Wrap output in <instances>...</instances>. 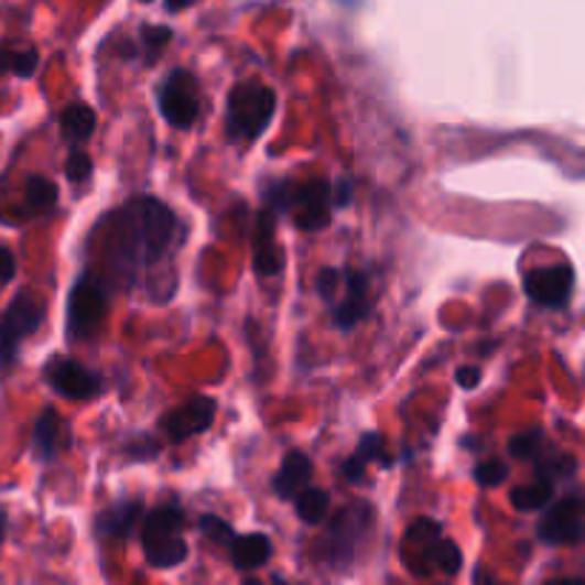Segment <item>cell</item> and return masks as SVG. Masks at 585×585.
Returning <instances> with one entry per match:
<instances>
[{
  "mask_svg": "<svg viewBox=\"0 0 585 585\" xmlns=\"http://www.w3.org/2000/svg\"><path fill=\"white\" fill-rule=\"evenodd\" d=\"M254 269H258L260 278H272V274H280L283 269V249L272 240H266L254 249Z\"/></svg>",
  "mask_w": 585,
  "mask_h": 585,
  "instance_id": "23",
  "label": "cell"
},
{
  "mask_svg": "<svg viewBox=\"0 0 585 585\" xmlns=\"http://www.w3.org/2000/svg\"><path fill=\"white\" fill-rule=\"evenodd\" d=\"M274 585H289V583L283 577H274Z\"/></svg>",
  "mask_w": 585,
  "mask_h": 585,
  "instance_id": "41",
  "label": "cell"
},
{
  "mask_svg": "<svg viewBox=\"0 0 585 585\" xmlns=\"http://www.w3.org/2000/svg\"><path fill=\"white\" fill-rule=\"evenodd\" d=\"M46 380L57 394L69 400H91L98 398L100 391V377L91 375L80 362L66 360V357H52L46 366Z\"/></svg>",
  "mask_w": 585,
  "mask_h": 585,
  "instance_id": "7",
  "label": "cell"
},
{
  "mask_svg": "<svg viewBox=\"0 0 585 585\" xmlns=\"http://www.w3.org/2000/svg\"><path fill=\"white\" fill-rule=\"evenodd\" d=\"M169 37H172V29H166V26H147L143 29V43H147L149 52H161L163 46L169 43Z\"/></svg>",
  "mask_w": 585,
  "mask_h": 585,
  "instance_id": "33",
  "label": "cell"
},
{
  "mask_svg": "<svg viewBox=\"0 0 585 585\" xmlns=\"http://www.w3.org/2000/svg\"><path fill=\"white\" fill-rule=\"evenodd\" d=\"M405 540H409V543H420L425 549V545H432L434 540H440V523H434V520H418V523L405 531Z\"/></svg>",
  "mask_w": 585,
  "mask_h": 585,
  "instance_id": "27",
  "label": "cell"
},
{
  "mask_svg": "<svg viewBox=\"0 0 585 585\" xmlns=\"http://www.w3.org/2000/svg\"><path fill=\"white\" fill-rule=\"evenodd\" d=\"M98 126V115L86 104H72L69 109H63L61 129L69 140H86Z\"/></svg>",
  "mask_w": 585,
  "mask_h": 585,
  "instance_id": "17",
  "label": "cell"
},
{
  "mask_svg": "<svg viewBox=\"0 0 585 585\" xmlns=\"http://www.w3.org/2000/svg\"><path fill=\"white\" fill-rule=\"evenodd\" d=\"M480 369L477 366H463V369H457V383L463 386V389H474V386L480 383Z\"/></svg>",
  "mask_w": 585,
  "mask_h": 585,
  "instance_id": "34",
  "label": "cell"
},
{
  "mask_svg": "<svg viewBox=\"0 0 585 585\" xmlns=\"http://www.w3.org/2000/svg\"><path fill=\"white\" fill-rule=\"evenodd\" d=\"M308 480H312V461L303 452H289L274 477V491L283 500H292L308 486Z\"/></svg>",
  "mask_w": 585,
  "mask_h": 585,
  "instance_id": "12",
  "label": "cell"
},
{
  "mask_svg": "<svg viewBox=\"0 0 585 585\" xmlns=\"http://www.w3.org/2000/svg\"><path fill=\"white\" fill-rule=\"evenodd\" d=\"M545 585H585V579H551Z\"/></svg>",
  "mask_w": 585,
  "mask_h": 585,
  "instance_id": "39",
  "label": "cell"
},
{
  "mask_svg": "<svg viewBox=\"0 0 585 585\" xmlns=\"http://www.w3.org/2000/svg\"><path fill=\"white\" fill-rule=\"evenodd\" d=\"M3 531H7V514L0 511V540H3Z\"/></svg>",
  "mask_w": 585,
  "mask_h": 585,
  "instance_id": "40",
  "label": "cell"
},
{
  "mask_svg": "<svg viewBox=\"0 0 585 585\" xmlns=\"http://www.w3.org/2000/svg\"><path fill=\"white\" fill-rule=\"evenodd\" d=\"M201 529H203V534L209 537V540H215V543H220V545L235 543V531H231V526L226 523V520H220V517H215V514L201 517Z\"/></svg>",
  "mask_w": 585,
  "mask_h": 585,
  "instance_id": "24",
  "label": "cell"
},
{
  "mask_svg": "<svg viewBox=\"0 0 585 585\" xmlns=\"http://www.w3.org/2000/svg\"><path fill=\"white\" fill-rule=\"evenodd\" d=\"M540 540L549 545H574L585 540V500L572 495L560 500L540 523Z\"/></svg>",
  "mask_w": 585,
  "mask_h": 585,
  "instance_id": "5",
  "label": "cell"
},
{
  "mask_svg": "<svg viewBox=\"0 0 585 585\" xmlns=\"http://www.w3.org/2000/svg\"><path fill=\"white\" fill-rule=\"evenodd\" d=\"M183 529V511L175 506H166V509H158L147 517L143 523V549L158 540H166V537H175Z\"/></svg>",
  "mask_w": 585,
  "mask_h": 585,
  "instance_id": "16",
  "label": "cell"
},
{
  "mask_svg": "<svg viewBox=\"0 0 585 585\" xmlns=\"http://www.w3.org/2000/svg\"><path fill=\"white\" fill-rule=\"evenodd\" d=\"M140 511H143V506L140 502H118V506H112V509H106L104 514H100L98 520V531L106 537H115V540H120V537H129L132 534L134 523L140 520Z\"/></svg>",
  "mask_w": 585,
  "mask_h": 585,
  "instance_id": "14",
  "label": "cell"
},
{
  "mask_svg": "<svg viewBox=\"0 0 585 585\" xmlns=\"http://www.w3.org/2000/svg\"><path fill=\"white\" fill-rule=\"evenodd\" d=\"M346 283H349V294H346V300H343L335 312V321L343 332L355 328L369 314V300H366L369 297V278L362 272H349L346 274Z\"/></svg>",
  "mask_w": 585,
  "mask_h": 585,
  "instance_id": "11",
  "label": "cell"
},
{
  "mask_svg": "<svg viewBox=\"0 0 585 585\" xmlns=\"http://www.w3.org/2000/svg\"><path fill=\"white\" fill-rule=\"evenodd\" d=\"M383 448H386V443L380 434H366V437L360 440V446H357L355 457L369 466L371 461H383Z\"/></svg>",
  "mask_w": 585,
  "mask_h": 585,
  "instance_id": "28",
  "label": "cell"
},
{
  "mask_svg": "<svg viewBox=\"0 0 585 585\" xmlns=\"http://www.w3.org/2000/svg\"><path fill=\"white\" fill-rule=\"evenodd\" d=\"M14 278V254L9 249H0V283H9Z\"/></svg>",
  "mask_w": 585,
  "mask_h": 585,
  "instance_id": "35",
  "label": "cell"
},
{
  "mask_svg": "<svg viewBox=\"0 0 585 585\" xmlns=\"http://www.w3.org/2000/svg\"><path fill=\"white\" fill-rule=\"evenodd\" d=\"M297 514L303 523L308 526H317L326 520L328 514V495L323 491V488H303L297 497Z\"/></svg>",
  "mask_w": 585,
  "mask_h": 585,
  "instance_id": "20",
  "label": "cell"
},
{
  "mask_svg": "<svg viewBox=\"0 0 585 585\" xmlns=\"http://www.w3.org/2000/svg\"><path fill=\"white\" fill-rule=\"evenodd\" d=\"M26 201L35 212L52 209V206H55V201H57V186L52 181H46V177L32 175L26 181Z\"/></svg>",
  "mask_w": 585,
  "mask_h": 585,
  "instance_id": "22",
  "label": "cell"
},
{
  "mask_svg": "<svg viewBox=\"0 0 585 585\" xmlns=\"http://www.w3.org/2000/svg\"><path fill=\"white\" fill-rule=\"evenodd\" d=\"M161 112L177 129H188L201 112L197 100V84L188 72H172L161 89Z\"/></svg>",
  "mask_w": 585,
  "mask_h": 585,
  "instance_id": "6",
  "label": "cell"
},
{
  "mask_svg": "<svg viewBox=\"0 0 585 585\" xmlns=\"http://www.w3.org/2000/svg\"><path fill=\"white\" fill-rule=\"evenodd\" d=\"M12 66V52L0 50V72H7Z\"/></svg>",
  "mask_w": 585,
  "mask_h": 585,
  "instance_id": "38",
  "label": "cell"
},
{
  "mask_svg": "<svg viewBox=\"0 0 585 585\" xmlns=\"http://www.w3.org/2000/svg\"><path fill=\"white\" fill-rule=\"evenodd\" d=\"M269 209L274 212H289L292 209V201H294V188L292 183H274V186H269Z\"/></svg>",
  "mask_w": 585,
  "mask_h": 585,
  "instance_id": "30",
  "label": "cell"
},
{
  "mask_svg": "<svg viewBox=\"0 0 585 585\" xmlns=\"http://www.w3.org/2000/svg\"><path fill=\"white\" fill-rule=\"evenodd\" d=\"M269 554H272V543L263 534L237 537L235 543H231V557H235L237 568H243V572L260 568L269 560Z\"/></svg>",
  "mask_w": 585,
  "mask_h": 585,
  "instance_id": "15",
  "label": "cell"
},
{
  "mask_svg": "<svg viewBox=\"0 0 585 585\" xmlns=\"http://www.w3.org/2000/svg\"><path fill=\"white\" fill-rule=\"evenodd\" d=\"M89 175H91L89 154L80 152V149H75V152L69 154V161H66V177H69L72 183H80V181H86Z\"/></svg>",
  "mask_w": 585,
  "mask_h": 585,
  "instance_id": "29",
  "label": "cell"
},
{
  "mask_svg": "<svg viewBox=\"0 0 585 585\" xmlns=\"http://www.w3.org/2000/svg\"><path fill=\"white\" fill-rule=\"evenodd\" d=\"M112 254L120 266H149L166 251L175 215L154 197H134L112 215Z\"/></svg>",
  "mask_w": 585,
  "mask_h": 585,
  "instance_id": "1",
  "label": "cell"
},
{
  "mask_svg": "<svg viewBox=\"0 0 585 585\" xmlns=\"http://www.w3.org/2000/svg\"><path fill=\"white\" fill-rule=\"evenodd\" d=\"M106 283L98 274H84L72 286L69 314H66V335L69 340H84L95 335V328L104 323L106 314Z\"/></svg>",
  "mask_w": 585,
  "mask_h": 585,
  "instance_id": "3",
  "label": "cell"
},
{
  "mask_svg": "<svg viewBox=\"0 0 585 585\" xmlns=\"http://www.w3.org/2000/svg\"><path fill=\"white\" fill-rule=\"evenodd\" d=\"M186 554H188V545L183 543L177 534L147 545V560H149V565H154V568H172V565L183 563Z\"/></svg>",
  "mask_w": 585,
  "mask_h": 585,
  "instance_id": "18",
  "label": "cell"
},
{
  "mask_svg": "<svg viewBox=\"0 0 585 585\" xmlns=\"http://www.w3.org/2000/svg\"><path fill=\"white\" fill-rule=\"evenodd\" d=\"M246 585H260V583H258V579H251L249 577V579H246Z\"/></svg>",
  "mask_w": 585,
  "mask_h": 585,
  "instance_id": "42",
  "label": "cell"
},
{
  "mask_svg": "<svg viewBox=\"0 0 585 585\" xmlns=\"http://www.w3.org/2000/svg\"><path fill=\"white\" fill-rule=\"evenodd\" d=\"M292 209L297 212L300 229H326L328 217H332V186H328V181L314 177V181H306L303 186L294 188Z\"/></svg>",
  "mask_w": 585,
  "mask_h": 585,
  "instance_id": "8",
  "label": "cell"
},
{
  "mask_svg": "<svg viewBox=\"0 0 585 585\" xmlns=\"http://www.w3.org/2000/svg\"><path fill=\"white\" fill-rule=\"evenodd\" d=\"M332 197H335L332 203H335V206H340V209H343V206H349L351 183L349 181H337V188H335V195H332Z\"/></svg>",
  "mask_w": 585,
  "mask_h": 585,
  "instance_id": "36",
  "label": "cell"
},
{
  "mask_svg": "<svg viewBox=\"0 0 585 585\" xmlns=\"http://www.w3.org/2000/svg\"><path fill=\"white\" fill-rule=\"evenodd\" d=\"M425 560H432L446 574H457L463 568V554L452 540H434L432 545H425Z\"/></svg>",
  "mask_w": 585,
  "mask_h": 585,
  "instance_id": "21",
  "label": "cell"
},
{
  "mask_svg": "<svg viewBox=\"0 0 585 585\" xmlns=\"http://www.w3.org/2000/svg\"><path fill=\"white\" fill-rule=\"evenodd\" d=\"M69 446V429L55 409H46L35 425V448L43 461H52L57 452Z\"/></svg>",
  "mask_w": 585,
  "mask_h": 585,
  "instance_id": "13",
  "label": "cell"
},
{
  "mask_svg": "<svg viewBox=\"0 0 585 585\" xmlns=\"http://www.w3.org/2000/svg\"><path fill=\"white\" fill-rule=\"evenodd\" d=\"M540 440H543V434L540 432L514 434V437L509 440L511 457H517V461H529V457H534L537 448H540Z\"/></svg>",
  "mask_w": 585,
  "mask_h": 585,
  "instance_id": "25",
  "label": "cell"
},
{
  "mask_svg": "<svg viewBox=\"0 0 585 585\" xmlns=\"http://www.w3.org/2000/svg\"><path fill=\"white\" fill-rule=\"evenodd\" d=\"M192 3H195V0H166V9L169 12H181V9L192 7Z\"/></svg>",
  "mask_w": 585,
  "mask_h": 585,
  "instance_id": "37",
  "label": "cell"
},
{
  "mask_svg": "<svg viewBox=\"0 0 585 585\" xmlns=\"http://www.w3.org/2000/svg\"><path fill=\"white\" fill-rule=\"evenodd\" d=\"M9 69L18 77H32L37 69V52L26 50V52H12V66Z\"/></svg>",
  "mask_w": 585,
  "mask_h": 585,
  "instance_id": "31",
  "label": "cell"
},
{
  "mask_svg": "<svg viewBox=\"0 0 585 585\" xmlns=\"http://www.w3.org/2000/svg\"><path fill=\"white\" fill-rule=\"evenodd\" d=\"M506 474H509L506 463L486 461V463H480V466L474 468V480L480 483V486L491 488V486H500V483L506 480Z\"/></svg>",
  "mask_w": 585,
  "mask_h": 585,
  "instance_id": "26",
  "label": "cell"
},
{
  "mask_svg": "<svg viewBox=\"0 0 585 585\" xmlns=\"http://www.w3.org/2000/svg\"><path fill=\"white\" fill-rule=\"evenodd\" d=\"M41 306L37 300L29 292L18 294V297L9 303V308L0 317V366L7 369L12 366L14 355H18V346H21L23 337H29L41 326Z\"/></svg>",
  "mask_w": 585,
  "mask_h": 585,
  "instance_id": "4",
  "label": "cell"
},
{
  "mask_svg": "<svg viewBox=\"0 0 585 585\" xmlns=\"http://www.w3.org/2000/svg\"><path fill=\"white\" fill-rule=\"evenodd\" d=\"M551 497H554V488H551V483L543 480V477L537 483H529V486H520L511 491V502H514V509L520 511L545 509L551 502Z\"/></svg>",
  "mask_w": 585,
  "mask_h": 585,
  "instance_id": "19",
  "label": "cell"
},
{
  "mask_svg": "<svg viewBox=\"0 0 585 585\" xmlns=\"http://www.w3.org/2000/svg\"><path fill=\"white\" fill-rule=\"evenodd\" d=\"M337 286H340V272L337 269H321L317 274V292L323 300H335Z\"/></svg>",
  "mask_w": 585,
  "mask_h": 585,
  "instance_id": "32",
  "label": "cell"
},
{
  "mask_svg": "<svg viewBox=\"0 0 585 585\" xmlns=\"http://www.w3.org/2000/svg\"><path fill=\"white\" fill-rule=\"evenodd\" d=\"M278 95L263 84H240L229 91V134L235 140H254L274 118Z\"/></svg>",
  "mask_w": 585,
  "mask_h": 585,
  "instance_id": "2",
  "label": "cell"
},
{
  "mask_svg": "<svg viewBox=\"0 0 585 585\" xmlns=\"http://www.w3.org/2000/svg\"><path fill=\"white\" fill-rule=\"evenodd\" d=\"M215 420V400L209 398H195L188 400L186 405L181 409L169 411L166 418H163V432L169 434L172 440H188L195 437V434L206 432Z\"/></svg>",
  "mask_w": 585,
  "mask_h": 585,
  "instance_id": "10",
  "label": "cell"
},
{
  "mask_svg": "<svg viewBox=\"0 0 585 585\" xmlns=\"http://www.w3.org/2000/svg\"><path fill=\"white\" fill-rule=\"evenodd\" d=\"M572 286L574 272L568 266H545V269H534L526 274V294L540 306H563L565 300L572 297Z\"/></svg>",
  "mask_w": 585,
  "mask_h": 585,
  "instance_id": "9",
  "label": "cell"
}]
</instances>
